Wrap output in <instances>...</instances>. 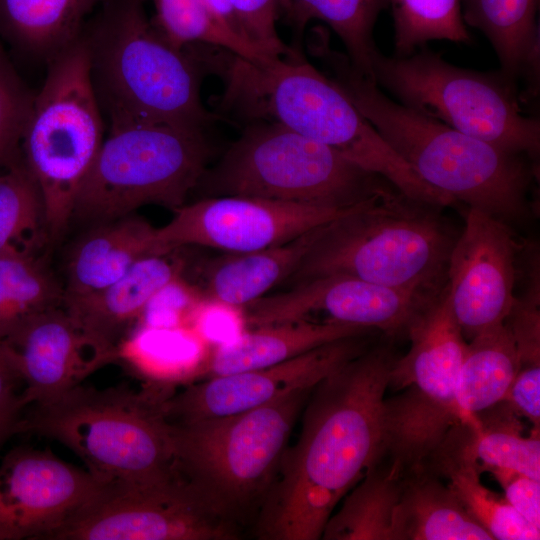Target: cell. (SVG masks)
Returning a JSON list of instances; mask_svg holds the SVG:
<instances>
[{
  "label": "cell",
  "instance_id": "obj_34",
  "mask_svg": "<svg viewBox=\"0 0 540 540\" xmlns=\"http://www.w3.org/2000/svg\"><path fill=\"white\" fill-rule=\"evenodd\" d=\"M151 1L155 10L153 23L168 41L179 48L203 44L220 47L251 61L270 58L219 25L203 0Z\"/></svg>",
  "mask_w": 540,
  "mask_h": 540
},
{
  "label": "cell",
  "instance_id": "obj_30",
  "mask_svg": "<svg viewBox=\"0 0 540 540\" xmlns=\"http://www.w3.org/2000/svg\"><path fill=\"white\" fill-rule=\"evenodd\" d=\"M388 0H287L283 9L293 30L290 49L302 53L303 34L313 20L324 22L342 41L352 65L373 80L372 62L378 51L373 29Z\"/></svg>",
  "mask_w": 540,
  "mask_h": 540
},
{
  "label": "cell",
  "instance_id": "obj_7",
  "mask_svg": "<svg viewBox=\"0 0 540 540\" xmlns=\"http://www.w3.org/2000/svg\"><path fill=\"white\" fill-rule=\"evenodd\" d=\"M163 398L123 386L80 384L34 404L19 432L62 443L101 482L156 479L176 470Z\"/></svg>",
  "mask_w": 540,
  "mask_h": 540
},
{
  "label": "cell",
  "instance_id": "obj_29",
  "mask_svg": "<svg viewBox=\"0 0 540 540\" xmlns=\"http://www.w3.org/2000/svg\"><path fill=\"white\" fill-rule=\"evenodd\" d=\"M521 364L504 321L470 339L459 369L457 402L461 421L503 401Z\"/></svg>",
  "mask_w": 540,
  "mask_h": 540
},
{
  "label": "cell",
  "instance_id": "obj_43",
  "mask_svg": "<svg viewBox=\"0 0 540 540\" xmlns=\"http://www.w3.org/2000/svg\"><path fill=\"white\" fill-rule=\"evenodd\" d=\"M203 2L219 25L245 40L230 0H203Z\"/></svg>",
  "mask_w": 540,
  "mask_h": 540
},
{
  "label": "cell",
  "instance_id": "obj_5",
  "mask_svg": "<svg viewBox=\"0 0 540 540\" xmlns=\"http://www.w3.org/2000/svg\"><path fill=\"white\" fill-rule=\"evenodd\" d=\"M441 208L399 191L374 197L315 228L313 241L287 281L347 275L417 294L446 285L457 238Z\"/></svg>",
  "mask_w": 540,
  "mask_h": 540
},
{
  "label": "cell",
  "instance_id": "obj_19",
  "mask_svg": "<svg viewBox=\"0 0 540 540\" xmlns=\"http://www.w3.org/2000/svg\"><path fill=\"white\" fill-rule=\"evenodd\" d=\"M0 341L24 384L25 406L54 399L118 359L117 347L90 333L63 305L30 318Z\"/></svg>",
  "mask_w": 540,
  "mask_h": 540
},
{
  "label": "cell",
  "instance_id": "obj_13",
  "mask_svg": "<svg viewBox=\"0 0 540 540\" xmlns=\"http://www.w3.org/2000/svg\"><path fill=\"white\" fill-rule=\"evenodd\" d=\"M239 526L217 512L178 472L151 480L103 482L46 539L235 540Z\"/></svg>",
  "mask_w": 540,
  "mask_h": 540
},
{
  "label": "cell",
  "instance_id": "obj_32",
  "mask_svg": "<svg viewBox=\"0 0 540 540\" xmlns=\"http://www.w3.org/2000/svg\"><path fill=\"white\" fill-rule=\"evenodd\" d=\"M63 298L64 288L37 257L0 255V340Z\"/></svg>",
  "mask_w": 540,
  "mask_h": 540
},
{
  "label": "cell",
  "instance_id": "obj_27",
  "mask_svg": "<svg viewBox=\"0 0 540 540\" xmlns=\"http://www.w3.org/2000/svg\"><path fill=\"white\" fill-rule=\"evenodd\" d=\"M98 0H0V33L20 50L50 60L77 41Z\"/></svg>",
  "mask_w": 540,
  "mask_h": 540
},
{
  "label": "cell",
  "instance_id": "obj_21",
  "mask_svg": "<svg viewBox=\"0 0 540 540\" xmlns=\"http://www.w3.org/2000/svg\"><path fill=\"white\" fill-rule=\"evenodd\" d=\"M355 324L301 319L257 327L220 345L187 376L200 381L273 366L338 339L375 332Z\"/></svg>",
  "mask_w": 540,
  "mask_h": 540
},
{
  "label": "cell",
  "instance_id": "obj_20",
  "mask_svg": "<svg viewBox=\"0 0 540 540\" xmlns=\"http://www.w3.org/2000/svg\"><path fill=\"white\" fill-rule=\"evenodd\" d=\"M477 420L459 421L436 445L425 465L451 489L467 512L497 540H538L540 529L481 481L476 453Z\"/></svg>",
  "mask_w": 540,
  "mask_h": 540
},
{
  "label": "cell",
  "instance_id": "obj_4",
  "mask_svg": "<svg viewBox=\"0 0 540 540\" xmlns=\"http://www.w3.org/2000/svg\"><path fill=\"white\" fill-rule=\"evenodd\" d=\"M82 36L110 122L205 130L217 119L201 98L202 78L210 74L205 45H173L149 19L143 0H107Z\"/></svg>",
  "mask_w": 540,
  "mask_h": 540
},
{
  "label": "cell",
  "instance_id": "obj_14",
  "mask_svg": "<svg viewBox=\"0 0 540 540\" xmlns=\"http://www.w3.org/2000/svg\"><path fill=\"white\" fill-rule=\"evenodd\" d=\"M353 207L333 208L239 195L204 197L174 210L169 223L156 228L154 254H168L188 245L229 253L260 250L286 243Z\"/></svg>",
  "mask_w": 540,
  "mask_h": 540
},
{
  "label": "cell",
  "instance_id": "obj_22",
  "mask_svg": "<svg viewBox=\"0 0 540 540\" xmlns=\"http://www.w3.org/2000/svg\"><path fill=\"white\" fill-rule=\"evenodd\" d=\"M167 255H147L108 286L84 296L64 297L62 305L90 333L118 348L151 297L180 275V264Z\"/></svg>",
  "mask_w": 540,
  "mask_h": 540
},
{
  "label": "cell",
  "instance_id": "obj_1",
  "mask_svg": "<svg viewBox=\"0 0 540 540\" xmlns=\"http://www.w3.org/2000/svg\"><path fill=\"white\" fill-rule=\"evenodd\" d=\"M391 343L371 344L312 389L254 524L262 540H318L344 496L381 454Z\"/></svg>",
  "mask_w": 540,
  "mask_h": 540
},
{
  "label": "cell",
  "instance_id": "obj_39",
  "mask_svg": "<svg viewBox=\"0 0 540 540\" xmlns=\"http://www.w3.org/2000/svg\"><path fill=\"white\" fill-rule=\"evenodd\" d=\"M197 299L198 294L179 275L151 297L138 321L144 327L172 328L195 305Z\"/></svg>",
  "mask_w": 540,
  "mask_h": 540
},
{
  "label": "cell",
  "instance_id": "obj_16",
  "mask_svg": "<svg viewBox=\"0 0 540 540\" xmlns=\"http://www.w3.org/2000/svg\"><path fill=\"white\" fill-rule=\"evenodd\" d=\"M522 247L509 224L468 209L447 266L450 304L465 338L502 323L508 315Z\"/></svg>",
  "mask_w": 540,
  "mask_h": 540
},
{
  "label": "cell",
  "instance_id": "obj_40",
  "mask_svg": "<svg viewBox=\"0 0 540 540\" xmlns=\"http://www.w3.org/2000/svg\"><path fill=\"white\" fill-rule=\"evenodd\" d=\"M504 490L505 500L533 527L540 529V480L500 467L486 468Z\"/></svg>",
  "mask_w": 540,
  "mask_h": 540
},
{
  "label": "cell",
  "instance_id": "obj_26",
  "mask_svg": "<svg viewBox=\"0 0 540 540\" xmlns=\"http://www.w3.org/2000/svg\"><path fill=\"white\" fill-rule=\"evenodd\" d=\"M403 470L379 456L329 517L321 539L395 540Z\"/></svg>",
  "mask_w": 540,
  "mask_h": 540
},
{
  "label": "cell",
  "instance_id": "obj_15",
  "mask_svg": "<svg viewBox=\"0 0 540 540\" xmlns=\"http://www.w3.org/2000/svg\"><path fill=\"white\" fill-rule=\"evenodd\" d=\"M371 333L324 344L282 363L190 383L164 397L170 423H190L230 416L262 406L292 390L312 387L371 345Z\"/></svg>",
  "mask_w": 540,
  "mask_h": 540
},
{
  "label": "cell",
  "instance_id": "obj_42",
  "mask_svg": "<svg viewBox=\"0 0 540 540\" xmlns=\"http://www.w3.org/2000/svg\"><path fill=\"white\" fill-rule=\"evenodd\" d=\"M20 376L0 341V406L15 399Z\"/></svg>",
  "mask_w": 540,
  "mask_h": 540
},
{
  "label": "cell",
  "instance_id": "obj_36",
  "mask_svg": "<svg viewBox=\"0 0 540 540\" xmlns=\"http://www.w3.org/2000/svg\"><path fill=\"white\" fill-rule=\"evenodd\" d=\"M34 94L14 70L0 47V167L23 161L21 142Z\"/></svg>",
  "mask_w": 540,
  "mask_h": 540
},
{
  "label": "cell",
  "instance_id": "obj_44",
  "mask_svg": "<svg viewBox=\"0 0 540 540\" xmlns=\"http://www.w3.org/2000/svg\"><path fill=\"white\" fill-rule=\"evenodd\" d=\"M25 407L21 394L0 406V444L11 434L19 432L21 410Z\"/></svg>",
  "mask_w": 540,
  "mask_h": 540
},
{
  "label": "cell",
  "instance_id": "obj_33",
  "mask_svg": "<svg viewBox=\"0 0 540 540\" xmlns=\"http://www.w3.org/2000/svg\"><path fill=\"white\" fill-rule=\"evenodd\" d=\"M476 453L481 468H507L540 480L539 431L523 435L519 416L504 402L479 412Z\"/></svg>",
  "mask_w": 540,
  "mask_h": 540
},
{
  "label": "cell",
  "instance_id": "obj_17",
  "mask_svg": "<svg viewBox=\"0 0 540 540\" xmlns=\"http://www.w3.org/2000/svg\"><path fill=\"white\" fill-rule=\"evenodd\" d=\"M433 294L407 292L347 275H328L258 298L242 307L243 319L257 328L307 319L319 312L327 314L328 320L372 328L393 338L406 334L414 316Z\"/></svg>",
  "mask_w": 540,
  "mask_h": 540
},
{
  "label": "cell",
  "instance_id": "obj_31",
  "mask_svg": "<svg viewBox=\"0 0 540 540\" xmlns=\"http://www.w3.org/2000/svg\"><path fill=\"white\" fill-rule=\"evenodd\" d=\"M50 240L40 189L24 162L0 172V255L37 257Z\"/></svg>",
  "mask_w": 540,
  "mask_h": 540
},
{
  "label": "cell",
  "instance_id": "obj_24",
  "mask_svg": "<svg viewBox=\"0 0 540 540\" xmlns=\"http://www.w3.org/2000/svg\"><path fill=\"white\" fill-rule=\"evenodd\" d=\"M395 540H494L425 464L403 472Z\"/></svg>",
  "mask_w": 540,
  "mask_h": 540
},
{
  "label": "cell",
  "instance_id": "obj_2",
  "mask_svg": "<svg viewBox=\"0 0 540 540\" xmlns=\"http://www.w3.org/2000/svg\"><path fill=\"white\" fill-rule=\"evenodd\" d=\"M211 63L224 84L216 100L221 111L275 122L324 144L413 200L441 208L454 203L427 185L303 53L251 61L217 48Z\"/></svg>",
  "mask_w": 540,
  "mask_h": 540
},
{
  "label": "cell",
  "instance_id": "obj_35",
  "mask_svg": "<svg viewBox=\"0 0 540 540\" xmlns=\"http://www.w3.org/2000/svg\"><path fill=\"white\" fill-rule=\"evenodd\" d=\"M397 56L410 55L431 40L471 43L461 0H388Z\"/></svg>",
  "mask_w": 540,
  "mask_h": 540
},
{
  "label": "cell",
  "instance_id": "obj_10",
  "mask_svg": "<svg viewBox=\"0 0 540 540\" xmlns=\"http://www.w3.org/2000/svg\"><path fill=\"white\" fill-rule=\"evenodd\" d=\"M205 130L133 120L112 121L77 194L72 219L92 225L156 204H185L207 170Z\"/></svg>",
  "mask_w": 540,
  "mask_h": 540
},
{
  "label": "cell",
  "instance_id": "obj_23",
  "mask_svg": "<svg viewBox=\"0 0 540 540\" xmlns=\"http://www.w3.org/2000/svg\"><path fill=\"white\" fill-rule=\"evenodd\" d=\"M155 230L132 214L93 225L70 252L64 297L98 291L123 276L141 258L154 254Z\"/></svg>",
  "mask_w": 540,
  "mask_h": 540
},
{
  "label": "cell",
  "instance_id": "obj_9",
  "mask_svg": "<svg viewBox=\"0 0 540 540\" xmlns=\"http://www.w3.org/2000/svg\"><path fill=\"white\" fill-rule=\"evenodd\" d=\"M48 63L21 152L43 198L50 240H56L72 219L79 189L102 146L104 122L83 36Z\"/></svg>",
  "mask_w": 540,
  "mask_h": 540
},
{
  "label": "cell",
  "instance_id": "obj_11",
  "mask_svg": "<svg viewBox=\"0 0 540 540\" xmlns=\"http://www.w3.org/2000/svg\"><path fill=\"white\" fill-rule=\"evenodd\" d=\"M408 352L396 358L384 399L380 456L403 471L424 464L445 433L461 421L457 379L467 343L453 314L447 283L409 324Z\"/></svg>",
  "mask_w": 540,
  "mask_h": 540
},
{
  "label": "cell",
  "instance_id": "obj_12",
  "mask_svg": "<svg viewBox=\"0 0 540 540\" xmlns=\"http://www.w3.org/2000/svg\"><path fill=\"white\" fill-rule=\"evenodd\" d=\"M373 80L399 103L502 150L536 161L540 122L523 109L516 81L501 71L455 66L425 46L372 62Z\"/></svg>",
  "mask_w": 540,
  "mask_h": 540
},
{
  "label": "cell",
  "instance_id": "obj_25",
  "mask_svg": "<svg viewBox=\"0 0 540 540\" xmlns=\"http://www.w3.org/2000/svg\"><path fill=\"white\" fill-rule=\"evenodd\" d=\"M315 228L280 245L216 259L206 272V298L243 307L264 296L295 271L313 241Z\"/></svg>",
  "mask_w": 540,
  "mask_h": 540
},
{
  "label": "cell",
  "instance_id": "obj_38",
  "mask_svg": "<svg viewBox=\"0 0 540 540\" xmlns=\"http://www.w3.org/2000/svg\"><path fill=\"white\" fill-rule=\"evenodd\" d=\"M287 0H230L243 37L268 57L289 55L292 50L279 37L276 23Z\"/></svg>",
  "mask_w": 540,
  "mask_h": 540
},
{
  "label": "cell",
  "instance_id": "obj_37",
  "mask_svg": "<svg viewBox=\"0 0 540 540\" xmlns=\"http://www.w3.org/2000/svg\"><path fill=\"white\" fill-rule=\"evenodd\" d=\"M527 263V283L504 319L514 340L521 368L540 366V268L538 253L533 251Z\"/></svg>",
  "mask_w": 540,
  "mask_h": 540
},
{
  "label": "cell",
  "instance_id": "obj_18",
  "mask_svg": "<svg viewBox=\"0 0 540 540\" xmlns=\"http://www.w3.org/2000/svg\"><path fill=\"white\" fill-rule=\"evenodd\" d=\"M102 483L50 451H10L0 463V540L46 539Z\"/></svg>",
  "mask_w": 540,
  "mask_h": 540
},
{
  "label": "cell",
  "instance_id": "obj_8",
  "mask_svg": "<svg viewBox=\"0 0 540 540\" xmlns=\"http://www.w3.org/2000/svg\"><path fill=\"white\" fill-rule=\"evenodd\" d=\"M198 187L205 197L239 195L333 208L397 190L332 148L268 121L250 122Z\"/></svg>",
  "mask_w": 540,
  "mask_h": 540
},
{
  "label": "cell",
  "instance_id": "obj_6",
  "mask_svg": "<svg viewBox=\"0 0 540 540\" xmlns=\"http://www.w3.org/2000/svg\"><path fill=\"white\" fill-rule=\"evenodd\" d=\"M312 387L257 408L190 423H170L178 472L225 518L239 526L258 513Z\"/></svg>",
  "mask_w": 540,
  "mask_h": 540
},
{
  "label": "cell",
  "instance_id": "obj_3",
  "mask_svg": "<svg viewBox=\"0 0 540 540\" xmlns=\"http://www.w3.org/2000/svg\"><path fill=\"white\" fill-rule=\"evenodd\" d=\"M312 55L388 145L431 188L507 224L529 215L534 160L455 130L391 99L328 39Z\"/></svg>",
  "mask_w": 540,
  "mask_h": 540
},
{
  "label": "cell",
  "instance_id": "obj_41",
  "mask_svg": "<svg viewBox=\"0 0 540 540\" xmlns=\"http://www.w3.org/2000/svg\"><path fill=\"white\" fill-rule=\"evenodd\" d=\"M503 401L519 416L540 428V366L522 367L511 383Z\"/></svg>",
  "mask_w": 540,
  "mask_h": 540
},
{
  "label": "cell",
  "instance_id": "obj_28",
  "mask_svg": "<svg viewBox=\"0 0 540 540\" xmlns=\"http://www.w3.org/2000/svg\"><path fill=\"white\" fill-rule=\"evenodd\" d=\"M539 0H461L464 23L480 30L493 46L501 72L516 81H536L539 63Z\"/></svg>",
  "mask_w": 540,
  "mask_h": 540
}]
</instances>
